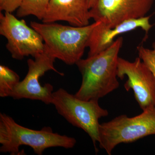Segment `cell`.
<instances>
[{"label":"cell","instance_id":"6da1fadb","mask_svg":"<svg viewBox=\"0 0 155 155\" xmlns=\"http://www.w3.org/2000/svg\"><path fill=\"white\" fill-rule=\"evenodd\" d=\"M123 41V38H118L107 49L78 62L82 79L75 97L84 101L99 100L119 87L117 67Z\"/></svg>","mask_w":155,"mask_h":155},{"label":"cell","instance_id":"7a4b0ae2","mask_svg":"<svg viewBox=\"0 0 155 155\" xmlns=\"http://www.w3.org/2000/svg\"><path fill=\"white\" fill-rule=\"evenodd\" d=\"M99 22L84 26L65 25L56 22H30V26L41 36L45 48L55 59L66 64H76L88 47L94 28Z\"/></svg>","mask_w":155,"mask_h":155},{"label":"cell","instance_id":"3957f363","mask_svg":"<svg viewBox=\"0 0 155 155\" xmlns=\"http://www.w3.org/2000/svg\"><path fill=\"white\" fill-rule=\"evenodd\" d=\"M76 143L75 138L54 133L50 127L35 130L23 127L11 116L0 113V152L19 155L22 145L30 147L36 154L41 155L48 148L71 149Z\"/></svg>","mask_w":155,"mask_h":155},{"label":"cell","instance_id":"277c9868","mask_svg":"<svg viewBox=\"0 0 155 155\" xmlns=\"http://www.w3.org/2000/svg\"><path fill=\"white\" fill-rule=\"evenodd\" d=\"M98 100L84 101L62 88L53 92L51 104L58 114L70 124L82 129L91 139L96 152L99 141V120L108 116V112L100 106Z\"/></svg>","mask_w":155,"mask_h":155},{"label":"cell","instance_id":"5b68a950","mask_svg":"<svg viewBox=\"0 0 155 155\" xmlns=\"http://www.w3.org/2000/svg\"><path fill=\"white\" fill-rule=\"evenodd\" d=\"M151 135H155V108L131 118L120 115L100 124L99 143L100 147L110 155L118 144L133 142Z\"/></svg>","mask_w":155,"mask_h":155},{"label":"cell","instance_id":"8992f818","mask_svg":"<svg viewBox=\"0 0 155 155\" xmlns=\"http://www.w3.org/2000/svg\"><path fill=\"white\" fill-rule=\"evenodd\" d=\"M0 34L7 39L6 48L16 60H22L29 56L34 58L45 51L40 35L24 19L19 20L12 13H0Z\"/></svg>","mask_w":155,"mask_h":155},{"label":"cell","instance_id":"52a82bcc","mask_svg":"<svg viewBox=\"0 0 155 155\" xmlns=\"http://www.w3.org/2000/svg\"><path fill=\"white\" fill-rule=\"evenodd\" d=\"M34 58V60L29 59L27 61V75L16 85L10 97L14 99H28L41 101L46 104H51L54 87L49 83L42 86L40 83V78L50 70L62 76L64 75V73L59 72L55 68L54 63L56 59L45 48L43 53Z\"/></svg>","mask_w":155,"mask_h":155},{"label":"cell","instance_id":"ba28073f","mask_svg":"<svg viewBox=\"0 0 155 155\" xmlns=\"http://www.w3.org/2000/svg\"><path fill=\"white\" fill-rule=\"evenodd\" d=\"M128 79L124 84L127 91L132 89L143 111L155 108V78L152 72L139 57L133 62L118 59L117 77Z\"/></svg>","mask_w":155,"mask_h":155},{"label":"cell","instance_id":"9c48e42d","mask_svg":"<svg viewBox=\"0 0 155 155\" xmlns=\"http://www.w3.org/2000/svg\"><path fill=\"white\" fill-rule=\"evenodd\" d=\"M155 0H96L90 9L91 19L112 28L128 19L146 17Z\"/></svg>","mask_w":155,"mask_h":155},{"label":"cell","instance_id":"30bf717a","mask_svg":"<svg viewBox=\"0 0 155 155\" xmlns=\"http://www.w3.org/2000/svg\"><path fill=\"white\" fill-rule=\"evenodd\" d=\"M150 16L128 19L121 22L114 28L106 27L101 22L93 30L89 40V51L88 57L101 52L112 45L114 39L122 34L141 28L148 33L153 25L150 22Z\"/></svg>","mask_w":155,"mask_h":155},{"label":"cell","instance_id":"8fae6325","mask_svg":"<svg viewBox=\"0 0 155 155\" xmlns=\"http://www.w3.org/2000/svg\"><path fill=\"white\" fill-rule=\"evenodd\" d=\"M91 17L87 0H50L44 23L66 21L71 25H89Z\"/></svg>","mask_w":155,"mask_h":155},{"label":"cell","instance_id":"7c38bea8","mask_svg":"<svg viewBox=\"0 0 155 155\" xmlns=\"http://www.w3.org/2000/svg\"><path fill=\"white\" fill-rule=\"evenodd\" d=\"M50 0H23L17 10V16L21 18L33 15L42 20L46 14Z\"/></svg>","mask_w":155,"mask_h":155},{"label":"cell","instance_id":"4fadbf2b","mask_svg":"<svg viewBox=\"0 0 155 155\" xmlns=\"http://www.w3.org/2000/svg\"><path fill=\"white\" fill-rule=\"evenodd\" d=\"M20 81L19 75L9 67L0 65V97H10Z\"/></svg>","mask_w":155,"mask_h":155},{"label":"cell","instance_id":"5bb4252c","mask_svg":"<svg viewBox=\"0 0 155 155\" xmlns=\"http://www.w3.org/2000/svg\"><path fill=\"white\" fill-rule=\"evenodd\" d=\"M137 50L139 57L151 71L155 78V41L153 43L152 49L140 45Z\"/></svg>","mask_w":155,"mask_h":155},{"label":"cell","instance_id":"9a60e30c","mask_svg":"<svg viewBox=\"0 0 155 155\" xmlns=\"http://www.w3.org/2000/svg\"><path fill=\"white\" fill-rule=\"evenodd\" d=\"M23 0H0V11L12 13L20 7Z\"/></svg>","mask_w":155,"mask_h":155},{"label":"cell","instance_id":"2e32d148","mask_svg":"<svg viewBox=\"0 0 155 155\" xmlns=\"http://www.w3.org/2000/svg\"><path fill=\"white\" fill-rule=\"evenodd\" d=\"M96 0H87V2H88V7L89 9L91 8L94 5L95 2Z\"/></svg>","mask_w":155,"mask_h":155}]
</instances>
